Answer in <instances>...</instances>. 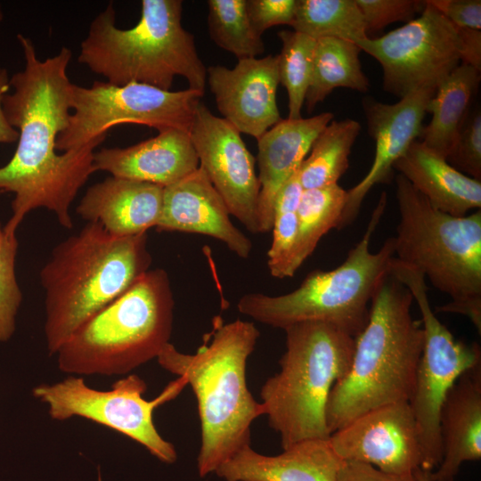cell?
Returning <instances> with one entry per match:
<instances>
[{
	"label": "cell",
	"mask_w": 481,
	"mask_h": 481,
	"mask_svg": "<svg viewBox=\"0 0 481 481\" xmlns=\"http://www.w3.org/2000/svg\"><path fill=\"white\" fill-rule=\"evenodd\" d=\"M96 171L163 187L194 172L200 162L189 131L170 128L125 148H102L94 154Z\"/></svg>",
	"instance_id": "obj_19"
},
{
	"label": "cell",
	"mask_w": 481,
	"mask_h": 481,
	"mask_svg": "<svg viewBox=\"0 0 481 481\" xmlns=\"http://www.w3.org/2000/svg\"><path fill=\"white\" fill-rule=\"evenodd\" d=\"M296 6L297 0H246L249 20L260 36L273 26H291Z\"/></svg>",
	"instance_id": "obj_36"
},
{
	"label": "cell",
	"mask_w": 481,
	"mask_h": 481,
	"mask_svg": "<svg viewBox=\"0 0 481 481\" xmlns=\"http://www.w3.org/2000/svg\"><path fill=\"white\" fill-rule=\"evenodd\" d=\"M291 27L314 39L334 37L357 44L369 37L355 0H297Z\"/></svg>",
	"instance_id": "obj_28"
},
{
	"label": "cell",
	"mask_w": 481,
	"mask_h": 481,
	"mask_svg": "<svg viewBox=\"0 0 481 481\" xmlns=\"http://www.w3.org/2000/svg\"><path fill=\"white\" fill-rule=\"evenodd\" d=\"M208 28L212 41L238 60L265 52L262 36L251 26L246 0H208Z\"/></svg>",
	"instance_id": "obj_31"
},
{
	"label": "cell",
	"mask_w": 481,
	"mask_h": 481,
	"mask_svg": "<svg viewBox=\"0 0 481 481\" xmlns=\"http://www.w3.org/2000/svg\"><path fill=\"white\" fill-rule=\"evenodd\" d=\"M442 459L432 481H454L461 466L481 458V363L450 388L439 416Z\"/></svg>",
	"instance_id": "obj_23"
},
{
	"label": "cell",
	"mask_w": 481,
	"mask_h": 481,
	"mask_svg": "<svg viewBox=\"0 0 481 481\" xmlns=\"http://www.w3.org/2000/svg\"><path fill=\"white\" fill-rule=\"evenodd\" d=\"M383 192L364 234L345 261L330 271L315 270L294 290L280 295L249 293L238 301L239 312L265 325L286 329L305 322H323L356 338L366 325L371 298L395 257L394 238L371 252V238L386 211Z\"/></svg>",
	"instance_id": "obj_8"
},
{
	"label": "cell",
	"mask_w": 481,
	"mask_h": 481,
	"mask_svg": "<svg viewBox=\"0 0 481 481\" xmlns=\"http://www.w3.org/2000/svg\"><path fill=\"white\" fill-rule=\"evenodd\" d=\"M186 385L183 378H177L158 397L148 401L143 396L146 382L136 374L118 379L109 390L93 388L83 377L70 375L58 382L38 384L31 393L47 406L52 420L86 419L131 438L161 462L172 464L177 459L176 450L157 430L153 412Z\"/></svg>",
	"instance_id": "obj_11"
},
{
	"label": "cell",
	"mask_w": 481,
	"mask_h": 481,
	"mask_svg": "<svg viewBox=\"0 0 481 481\" xmlns=\"http://www.w3.org/2000/svg\"><path fill=\"white\" fill-rule=\"evenodd\" d=\"M163 192L158 184L111 175L86 190L76 212L117 237L147 233L160 219Z\"/></svg>",
	"instance_id": "obj_21"
},
{
	"label": "cell",
	"mask_w": 481,
	"mask_h": 481,
	"mask_svg": "<svg viewBox=\"0 0 481 481\" xmlns=\"http://www.w3.org/2000/svg\"><path fill=\"white\" fill-rule=\"evenodd\" d=\"M356 45L381 65L383 89L400 99L436 89L462 60L458 29L428 1L419 17Z\"/></svg>",
	"instance_id": "obj_13"
},
{
	"label": "cell",
	"mask_w": 481,
	"mask_h": 481,
	"mask_svg": "<svg viewBox=\"0 0 481 481\" xmlns=\"http://www.w3.org/2000/svg\"><path fill=\"white\" fill-rule=\"evenodd\" d=\"M436 90H419L395 103H384L371 98L363 101L368 133L375 142L374 159L365 176L347 191L338 229L355 221L363 200L376 184L386 183L392 179L395 161L416 138L421 136L427 107Z\"/></svg>",
	"instance_id": "obj_16"
},
{
	"label": "cell",
	"mask_w": 481,
	"mask_h": 481,
	"mask_svg": "<svg viewBox=\"0 0 481 481\" xmlns=\"http://www.w3.org/2000/svg\"><path fill=\"white\" fill-rule=\"evenodd\" d=\"M395 257L451 297L439 313L465 315L481 333V210L454 216L435 208L402 175Z\"/></svg>",
	"instance_id": "obj_7"
},
{
	"label": "cell",
	"mask_w": 481,
	"mask_h": 481,
	"mask_svg": "<svg viewBox=\"0 0 481 481\" xmlns=\"http://www.w3.org/2000/svg\"><path fill=\"white\" fill-rule=\"evenodd\" d=\"M457 28L481 29L480 0H428Z\"/></svg>",
	"instance_id": "obj_37"
},
{
	"label": "cell",
	"mask_w": 481,
	"mask_h": 481,
	"mask_svg": "<svg viewBox=\"0 0 481 481\" xmlns=\"http://www.w3.org/2000/svg\"><path fill=\"white\" fill-rule=\"evenodd\" d=\"M412 302L408 288L388 271L371 298L348 371L330 391V434L369 411L409 402L424 344L421 322L411 314Z\"/></svg>",
	"instance_id": "obj_4"
},
{
	"label": "cell",
	"mask_w": 481,
	"mask_h": 481,
	"mask_svg": "<svg viewBox=\"0 0 481 481\" xmlns=\"http://www.w3.org/2000/svg\"><path fill=\"white\" fill-rule=\"evenodd\" d=\"M18 249L16 234L6 233L0 221V343L9 341L13 336L22 302L15 271Z\"/></svg>",
	"instance_id": "obj_33"
},
{
	"label": "cell",
	"mask_w": 481,
	"mask_h": 481,
	"mask_svg": "<svg viewBox=\"0 0 481 481\" xmlns=\"http://www.w3.org/2000/svg\"><path fill=\"white\" fill-rule=\"evenodd\" d=\"M259 335L252 322L224 323L217 317L208 339L194 354L182 353L168 343L157 357L159 364L183 378L196 396L201 427L197 469L201 477L250 445L251 424L264 415L246 380L247 362Z\"/></svg>",
	"instance_id": "obj_2"
},
{
	"label": "cell",
	"mask_w": 481,
	"mask_h": 481,
	"mask_svg": "<svg viewBox=\"0 0 481 481\" xmlns=\"http://www.w3.org/2000/svg\"><path fill=\"white\" fill-rule=\"evenodd\" d=\"M3 18H4V14H3V11L1 8V4H0V22L2 21Z\"/></svg>",
	"instance_id": "obj_42"
},
{
	"label": "cell",
	"mask_w": 481,
	"mask_h": 481,
	"mask_svg": "<svg viewBox=\"0 0 481 481\" xmlns=\"http://www.w3.org/2000/svg\"><path fill=\"white\" fill-rule=\"evenodd\" d=\"M278 37L282 44L278 54L279 77L288 93V118H300L310 83L316 39L294 30H281Z\"/></svg>",
	"instance_id": "obj_32"
},
{
	"label": "cell",
	"mask_w": 481,
	"mask_h": 481,
	"mask_svg": "<svg viewBox=\"0 0 481 481\" xmlns=\"http://www.w3.org/2000/svg\"><path fill=\"white\" fill-rule=\"evenodd\" d=\"M332 118L330 112L311 118H281L257 140L260 233L271 231L273 204L279 190L298 171L315 138Z\"/></svg>",
	"instance_id": "obj_20"
},
{
	"label": "cell",
	"mask_w": 481,
	"mask_h": 481,
	"mask_svg": "<svg viewBox=\"0 0 481 481\" xmlns=\"http://www.w3.org/2000/svg\"><path fill=\"white\" fill-rule=\"evenodd\" d=\"M413 474L417 481H432L429 471H425L419 468L413 472Z\"/></svg>",
	"instance_id": "obj_41"
},
{
	"label": "cell",
	"mask_w": 481,
	"mask_h": 481,
	"mask_svg": "<svg viewBox=\"0 0 481 481\" xmlns=\"http://www.w3.org/2000/svg\"><path fill=\"white\" fill-rule=\"evenodd\" d=\"M445 159L458 171L481 181V112L479 109L469 113Z\"/></svg>",
	"instance_id": "obj_34"
},
{
	"label": "cell",
	"mask_w": 481,
	"mask_h": 481,
	"mask_svg": "<svg viewBox=\"0 0 481 481\" xmlns=\"http://www.w3.org/2000/svg\"><path fill=\"white\" fill-rule=\"evenodd\" d=\"M203 95L190 88L170 91L140 83L116 86L94 81L90 87L73 84L74 112L57 137L56 150H79L123 124L143 125L159 132L170 128L189 131Z\"/></svg>",
	"instance_id": "obj_12"
},
{
	"label": "cell",
	"mask_w": 481,
	"mask_h": 481,
	"mask_svg": "<svg viewBox=\"0 0 481 481\" xmlns=\"http://www.w3.org/2000/svg\"><path fill=\"white\" fill-rule=\"evenodd\" d=\"M207 81L223 118L240 133L257 140L281 119L278 54L238 60L232 69L209 66Z\"/></svg>",
	"instance_id": "obj_17"
},
{
	"label": "cell",
	"mask_w": 481,
	"mask_h": 481,
	"mask_svg": "<svg viewBox=\"0 0 481 481\" xmlns=\"http://www.w3.org/2000/svg\"><path fill=\"white\" fill-rule=\"evenodd\" d=\"M174 307L167 273L150 269L62 344L58 369L79 377L125 375L157 359L170 343Z\"/></svg>",
	"instance_id": "obj_6"
},
{
	"label": "cell",
	"mask_w": 481,
	"mask_h": 481,
	"mask_svg": "<svg viewBox=\"0 0 481 481\" xmlns=\"http://www.w3.org/2000/svg\"><path fill=\"white\" fill-rule=\"evenodd\" d=\"M360 131V123L352 118L330 121L324 127L298 168L304 190L338 183L349 167L351 150Z\"/></svg>",
	"instance_id": "obj_27"
},
{
	"label": "cell",
	"mask_w": 481,
	"mask_h": 481,
	"mask_svg": "<svg viewBox=\"0 0 481 481\" xmlns=\"http://www.w3.org/2000/svg\"><path fill=\"white\" fill-rule=\"evenodd\" d=\"M17 39L25 66L10 77L13 92L2 100L8 123L19 133L12 158L0 167V194H13L12 215L4 228L16 234L29 212L46 208L61 226L70 229V206L96 172L94 149L106 135L79 150L56 152L57 137L66 128L71 110L73 84L67 74L71 51L62 47L56 55L39 60L30 38L18 34Z\"/></svg>",
	"instance_id": "obj_1"
},
{
	"label": "cell",
	"mask_w": 481,
	"mask_h": 481,
	"mask_svg": "<svg viewBox=\"0 0 481 481\" xmlns=\"http://www.w3.org/2000/svg\"><path fill=\"white\" fill-rule=\"evenodd\" d=\"M152 263L148 235H111L87 222L59 242L39 272L45 346L55 355L86 322L128 290Z\"/></svg>",
	"instance_id": "obj_3"
},
{
	"label": "cell",
	"mask_w": 481,
	"mask_h": 481,
	"mask_svg": "<svg viewBox=\"0 0 481 481\" xmlns=\"http://www.w3.org/2000/svg\"><path fill=\"white\" fill-rule=\"evenodd\" d=\"M457 28V27H456ZM462 44L461 63L481 70V30L457 28Z\"/></svg>",
	"instance_id": "obj_39"
},
{
	"label": "cell",
	"mask_w": 481,
	"mask_h": 481,
	"mask_svg": "<svg viewBox=\"0 0 481 481\" xmlns=\"http://www.w3.org/2000/svg\"><path fill=\"white\" fill-rule=\"evenodd\" d=\"M189 135L200 167L224 200L230 215L251 233H260V183L255 158L246 147L240 133L200 102Z\"/></svg>",
	"instance_id": "obj_14"
},
{
	"label": "cell",
	"mask_w": 481,
	"mask_h": 481,
	"mask_svg": "<svg viewBox=\"0 0 481 481\" xmlns=\"http://www.w3.org/2000/svg\"><path fill=\"white\" fill-rule=\"evenodd\" d=\"M181 0H143L139 21L121 29L115 25L110 2L91 22L77 61L108 83H140L170 90L174 78L205 93L207 68L193 35L182 26Z\"/></svg>",
	"instance_id": "obj_5"
},
{
	"label": "cell",
	"mask_w": 481,
	"mask_h": 481,
	"mask_svg": "<svg viewBox=\"0 0 481 481\" xmlns=\"http://www.w3.org/2000/svg\"><path fill=\"white\" fill-rule=\"evenodd\" d=\"M329 442L341 461L397 475L412 474L421 465L419 432L408 402L363 413L332 432Z\"/></svg>",
	"instance_id": "obj_15"
},
{
	"label": "cell",
	"mask_w": 481,
	"mask_h": 481,
	"mask_svg": "<svg viewBox=\"0 0 481 481\" xmlns=\"http://www.w3.org/2000/svg\"><path fill=\"white\" fill-rule=\"evenodd\" d=\"M360 47L352 42L323 37L316 39L312 73L305 103L308 112L336 88L366 92L369 80L362 70Z\"/></svg>",
	"instance_id": "obj_26"
},
{
	"label": "cell",
	"mask_w": 481,
	"mask_h": 481,
	"mask_svg": "<svg viewBox=\"0 0 481 481\" xmlns=\"http://www.w3.org/2000/svg\"><path fill=\"white\" fill-rule=\"evenodd\" d=\"M367 33L378 31L396 21L409 22L421 12L425 1L418 0H355Z\"/></svg>",
	"instance_id": "obj_35"
},
{
	"label": "cell",
	"mask_w": 481,
	"mask_h": 481,
	"mask_svg": "<svg viewBox=\"0 0 481 481\" xmlns=\"http://www.w3.org/2000/svg\"><path fill=\"white\" fill-rule=\"evenodd\" d=\"M341 462L329 438H317L296 443L273 456L247 445L215 473L224 481H337Z\"/></svg>",
	"instance_id": "obj_22"
},
{
	"label": "cell",
	"mask_w": 481,
	"mask_h": 481,
	"mask_svg": "<svg viewBox=\"0 0 481 481\" xmlns=\"http://www.w3.org/2000/svg\"><path fill=\"white\" fill-rule=\"evenodd\" d=\"M337 481H417L414 474L397 475L384 472L372 465L342 461Z\"/></svg>",
	"instance_id": "obj_38"
},
{
	"label": "cell",
	"mask_w": 481,
	"mask_h": 481,
	"mask_svg": "<svg viewBox=\"0 0 481 481\" xmlns=\"http://www.w3.org/2000/svg\"><path fill=\"white\" fill-rule=\"evenodd\" d=\"M390 273L410 290L421 318L422 354L409 405L414 417L421 449L422 470L432 472L442 459L439 416L447 393L458 378L481 363V349L454 338L436 317L429 303L426 279L415 268L395 257Z\"/></svg>",
	"instance_id": "obj_10"
},
{
	"label": "cell",
	"mask_w": 481,
	"mask_h": 481,
	"mask_svg": "<svg viewBox=\"0 0 481 481\" xmlns=\"http://www.w3.org/2000/svg\"><path fill=\"white\" fill-rule=\"evenodd\" d=\"M347 199V191L338 183L304 190L300 198L296 269L312 255L320 240L338 228Z\"/></svg>",
	"instance_id": "obj_29"
},
{
	"label": "cell",
	"mask_w": 481,
	"mask_h": 481,
	"mask_svg": "<svg viewBox=\"0 0 481 481\" xmlns=\"http://www.w3.org/2000/svg\"><path fill=\"white\" fill-rule=\"evenodd\" d=\"M479 83L480 71L461 63L438 86L427 107L432 118L420 136L425 146L446 158L470 113Z\"/></svg>",
	"instance_id": "obj_25"
},
{
	"label": "cell",
	"mask_w": 481,
	"mask_h": 481,
	"mask_svg": "<svg viewBox=\"0 0 481 481\" xmlns=\"http://www.w3.org/2000/svg\"><path fill=\"white\" fill-rule=\"evenodd\" d=\"M10 77L4 68H0V143H10L18 141L19 133L7 121L3 110L2 100L10 89Z\"/></svg>",
	"instance_id": "obj_40"
},
{
	"label": "cell",
	"mask_w": 481,
	"mask_h": 481,
	"mask_svg": "<svg viewBox=\"0 0 481 481\" xmlns=\"http://www.w3.org/2000/svg\"><path fill=\"white\" fill-rule=\"evenodd\" d=\"M229 210L204 170L199 167L180 181L164 187L159 232H182L213 237L241 258L252 243L231 221Z\"/></svg>",
	"instance_id": "obj_18"
},
{
	"label": "cell",
	"mask_w": 481,
	"mask_h": 481,
	"mask_svg": "<svg viewBox=\"0 0 481 481\" xmlns=\"http://www.w3.org/2000/svg\"><path fill=\"white\" fill-rule=\"evenodd\" d=\"M393 168L439 211L463 216L481 208V181L458 171L420 141L413 142Z\"/></svg>",
	"instance_id": "obj_24"
},
{
	"label": "cell",
	"mask_w": 481,
	"mask_h": 481,
	"mask_svg": "<svg viewBox=\"0 0 481 481\" xmlns=\"http://www.w3.org/2000/svg\"><path fill=\"white\" fill-rule=\"evenodd\" d=\"M303 191L298 169L275 197L271 229L273 239L267 252V266L273 277H292L298 271L295 266L298 240V208Z\"/></svg>",
	"instance_id": "obj_30"
},
{
	"label": "cell",
	"mask_w": 481,
	"mask_h": 481,
	"mask_svg": "<svg viewBox=\"0 0 481 481\" xmlns=\"http://www.w3.org/2000/svg\"><path fill=\"white\" fill-rule=\"evenodd\" d=\"M280 371L260 391L264 415L282 449L308 439H328L326 408L333 386L351 364L355 338L328 322H305L284 329Z\"/></svg>",
	"instance_id": "obj_9"
}]
</instances>
